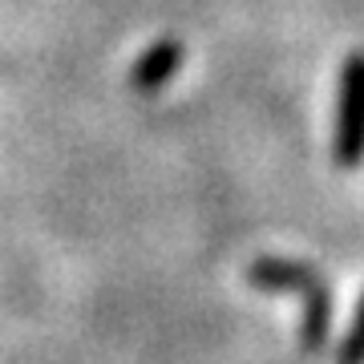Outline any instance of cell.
<instances>
[{
    "label": "cell",
    "instance_id": "obj_3",
    "mask_svg": "<svg viewBox=\"0 0 364 364\" xmlns=\"http://www.w3.org/2000/svg\"><path fill=\"white\" fill-rule=\"evenodd\" d=\"M182 61H186L182 41H174V37L154 41V45H150V49H142V57L130 65V85L138 93H158L182 69Z\"/></svg>",
    "mask_w": 364,
    "mask_h": 364
},
{
    "label": "cell",
    "instance_id": "obj_2",
    "mask_svg": "<svg viewBox=\"0 0 364 364\" xmlns=\"http://www.w3.org/2000/svg\"><path fill=\"white\" fill-rule=\"evenodd\" d=\"M332 162L340 170L364 166V49H352L336 77V122H332Z\"/></svg>",
    "mask_w": 364,
    "mask_h": 364
},
{
    "label": "cell",
    "instance_id": "obj_1",
    "mask_svg": "<svg viewBox=\"0 0 364 364\" xmlns=\"http://www.w3.org/2000/svg\"><path fill=\"white\" fill-rule=\"evenodd\" d=\"M247 284L255 291H272V296H296L299 299V352L328 348L332 340V284L324 279L320 267L284 255H259L247 263Z\"/></svg>",
    "mask_w": 364,
    "mask_h": 364
},
{
    "label": "cell",
    "instance_id": "obj_4",
    "mask_svg": "<svg viewBox=\"0 0 364 364\" xmlns=\"http://www.w3.org/2000/svg\"><path fill=\"white\" fill-rule=\"evenodd\" d=\"M336 364H364V291H360V299H356V312H352L348 332L340 336Z\"/></svg>",
    "mask_w": 364,
    "mask_h": 364
}]
</instances>
